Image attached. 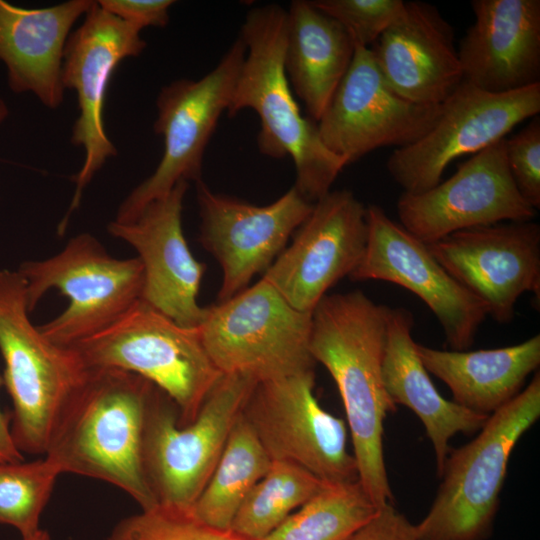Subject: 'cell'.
<instances>
[{
  "label": "cell",
  "mask_w": 540,
  "mask_h": 540,
  "mask_svg": "<svg viewBox=\"0 0 540 540\" xmlns=\"http://www.w3.org/2000/svg\"><path fill=\"white\" fill-rule=\"evenodd\" d=\"M369 49L388 85L411 102L440 105L463 81L453 27L430 3L405 2Z\"/></svg>",
  "instance_id": "cell-21"
},
{
  "label": "cell",
  "mask_w": 540,
  "mask_h": 540,
  "mask_svg": "<svg viewBox=\"0 0 540 540\" xmlns=\"http://www.w3.org/2000/svg\"><path fill=\"white\" fill-rule=\"evenodd\" d=\"M511 176L523 198L540 208V117H533L518 133L505 139Z\"/></svg>",
  "instance_id": "cell-33"
},
{
  "label": "cell",
  "mask_w": 540,
  "mask_h": 540,
  "mask_svg": "<svg viewBox=\"0 0 540 540\" xmlns=\"http://www.w3.org/2000/svg\"><path fill=\"white\" fill-rule=\"evenodd\" d=\"M349 540H417L416 525L398 512L393 504H386Z\"/></svg>",
  "instance_id": "cell-35"
},
{
  "label": "cell",
  "mask_w": 540,
  "mask_h": 540,
  "mask_svg": "<svg viewBox=\"0 0 540 540\" xmlns=\"http://www.w3.org/2000/svg\"><path fill=\"white\" fill-rule=\"evenodd\" d=\"M311 4L337 21L356 46L369 48L403 10L402 0H314Z\"/></svg>",
  "instance_id": "cell-32"
},
{
  "label": "cell",
  "mask_w": 540,
  "mask_h": 540,
  "mask_svg": "<svg viewBox=\"0 0 540 540\" xmlns=\"http://www.w3.org/2000/svg\"><path fill=\"white\" fill-rule=\"evenodd\" d=\"M474 23L460 40L463 81L489 93L540 83V1L473 0Z\"/></svg>",
  "instance_id": "cell-22"
},
{
  "label": "cell",
  "mask_w": 540,
  "mask_h": 540,
  "mask_svg": "<svg viewBox=\"0 0 540 540\" xmlns=\"http://www.w3.org/2000/svg\"><path fill=\"white\" fill-rule=\"evenodd\" d=\"M28 313L25 279L18 271L0 269V353L13 404L11 433L21 452L45 454L90 368L75 349L48 340Z\"/></svg>",
  "instance_id": "cell-4"
},
{
  "label": "cell",
  "mask_w": 540,
  "mask_h": 540,
  "mask_svg": "<svg viewBox=\"0 0 540 540\" xmlns=\"http://www.w3.org/2000/svg\"><path fill=\"white\" fill-rule=\"evenodd\" d=\"M367 237V207L348 189L330 190L313 203L291 244L262 278L294 308L311 313L358 266Z\"/></svg>",
  "instance_id": "cell-17"
},
{
  "label": "cell",
  "mask_w": 540,
  "mask_h": 540,
  "mask_svg": "<svg viewBox=\"0 0 540 540\" xmlns=\"http://www.w3.org/2000/svg\"><path fill=\"white\" fill-rule=\"evenodd\" d=\"M414 318L403 307L387 311L382 379L390 400L411 409L425 427L435 452L440 477L450 452L451 438L479 431L488 415L471 411L440 395L420 360L412 337Z\"/></svg>",
  "instance_id": "cell-24"
},
{
  "label": "cell",
  "mask_w": 540,
  "mask_h": 540,
  "mask_svg": "<svg viewBox=\"0 0 540 540\" xmlns=\"http://www.w3.org/2000/svg\"><path fill=\"white\" fill-rule=\"evenodd\" d=\"M93 3L69 0L30 9L0 0V61L14 93H32L49 109L62 104L65 45L75 22Z\"/></svg>",
  "instance_id": "cell-23"
},
{
  "label": "cell",
  "mask_w": 540,
  "mask_h": 540,
  "mask_svg": "<svg viewBox=\"0 0 540 540\" xmlns=\"http://www.w3.org/2000/svg\"><path fill=\"white\" fill-rule=\"evenodd\" d=\"M26 282L29 312L51 288L68 297V307L37 326L51 342L71 346L106 328L141 299L144 270L138 257H112L92 235L71 238L58 254L25 261L17 270Z\"/></svg>",
  "instance_id": "cell-9"
},
{
  "label": "cell",
  "mask_w": 540,
  "mask_h": 540,
  "mask_svg": "<svg viewBox=\"0 0 540 540\" xmlns=\"http://www.w3.org/2000/svg\"><path fill=\"white\" fill-rule=\"evenodd\" d=\"M4 385L0 374V387ZM11 414L0 409V463L23 461L21 451L17 448L11 433Z\"/></svg>",
  "instance_id": "cell-36"
},
{
  "label": "cell",
  "mask_w": 540,
  "mask_h": 540,
  "mask_svg": "<svg viewBox=\"0 0 540 540\" xmlns=\"http://www.w3.org/2000/svg\"><path fill=\"white\" fill-rule=\"evenodd\" d=\"M428 372L444 382L453 401L490 415L518 395L540 365V335L522 343L475 351L439 350L416 344Z\"/></svg>",
  "instance_id": "cell-25"
},
{
  "label": "cell",
  "mask_w": 540,
  "mask_h": 540,
  "mask_svg": "<svg viewBox=\"0 0 540 540\" xmlns=\"http://www.w3.org/2000/svg\"><path fill=\"white\" fill-rule=\"evenodd\" d=\"M311 313L290 305L265 279L207 307L199 328L203 345L222 374L257 382L313 370Z\"/></svg>",
  "instance_id": "cell-8"
},
{
  "label": "cell",
  "mask_w": 540,
  "mask_h": 540,
  "mask_svg": "<svg viewBox=\"0 0 540 540\" xmlns=\"http://www.w3.org/2000/svg\"><path fill=\"white\" fill-rule=\"evenodd\" d=\"M367 226L363 257L349 278L386 281L409 290L433 312L451 350L470 348L488 316L483 304L444 269L426 243L380 206H367Z\"/></svg>",
  "instance_id": "cell-16"
},
{
  "label": "cell",
  "mask_w": 540,
  "mask_h": 540,
  "mask_svg": "<svg viewBox=\"0 0 540 540\" xmlns=\"http://www.w3.org/2000/svg\"><path fill=\"white\" fill-rule=\"evenodd\" d=\"M505 139L472 155L433 188L418 194L402 192L397 201L399 223L431 243L468 228L533 220L536 209L511 176Z\"/></svg>",
  "instance_id": "cell-18"
},
{
  "label": "cell",
  "mask_w": 540,
  "mask_h": 540,
  "mask_svg": "<svg viewBox=\"0 0 540 540\" xmlns=\"http://www.w3.org/2000/svg\"><path fill=\"white\" fill-rule=\"evenodd\" d=\"M82 24L68 37L62 64L64 88L77 94L79 116L71 142L82 147L83 164L72 178L75 184L70 206L58 226L63 234L68 220L81 202L82 194L106 161L117 156V149L104 126V102L109 82L119 63L139 56L147 43L141 30L103 10L94 1Z\"/></svg>",
  "instance_id": "cell-13"
},
{
  "label": "cell",
  "mask_w": 540,
  "mask_h": 540,
  "mask_svg": "<svg viewBox=\"0 0 540 540\" xmlns=\"http://www.w3.org/2000/svg\"><path fill=\"white\" fill-rule=\"evenodd\" d=\"M328 484L297 464L272 460L244 498L230 530L247 540H262Z\"/></svg>",
  "instance_id": "cell-28"
},
{
  "label": "cell",
  "mask_w": 540,
  "mask_h": 540,
  "mask_svg": "<svg viewBox=\"0 0 540 540\" xmlns=\"http://www.w3.org/2000/svg\"><path fill=\"white\" fill-rule=\"evenodd\" d=\"M172 0H99L103 10L142 30L145 27H165L169 22Z\"/></svg>",
  "instance_id": "cell-34"
},
{
  "label": "cell",
  "mask_w": 540,
  "mask_h": 540,
  "mask_svg": "<svg viewBox=\"0 0 540 540\" xmlns=\"http://www.w3.org/2000/svg\"><path fill=\"white\" fill-rule=\"evenodd\" d=\"M387 311L361 290L326 294L312 311L309 341L338 388L358 481L378 508L393 504L383 452L384 419L396 410L382 379Z\"/></svg>",
  "instance_id": "cell-1"
},
{
  "label": "cell",
  "mask_w": 540,
  "mask_h": 540,
  "mask_svg": "<svg viewBox=\"0 0 540 540\" xmlns=\"http://www.w3.org/2000/svg\"><path fill=\"white\" fill-rule=\"evenodd\" d=\"M426 244L499 323L513 320L524 293L539 298L540 225L533 220L468 228Z\"/></svg>",
  "instance_id": "cell-19"
},
{
  "label": "cell",
  "mask_w": 540,
  "mask_h": 540,
  "mask_svg": "<svg viewBox=\"0 0 540 540\" xmlns=\"http://www.w3.org/2000/svg\"><path fill=\"white\" fill-rule=\"evenodd\" d=\"M60 474L46 457L0 463V524L14 527L23 539L35 534Z\"/></svg>",
  "instance_id": "cell-30"
},
{
  "label": "cell",
  "mask_w": 540,
  "mask_h": 540,
  "mask_svg": "<svg viewBox=\"0 0 540 540\" xmlns=\"http://www.w3.org/2000/svg\"><path fill=\"white\" fill-rule=\"evenodd\" d=\"M199 241L222 269L218 302L248 287L270 267L289 238L310 214L313 203L295 186L267 205L213 192L196 182Z\"/></svg>",
  "instance_id": "cell-15"
},
{
  "label": "cell",
  "mask_w": 540,
  "mask_h": 540,
  "mask_svg": "<svg viewBox=\"0 0 540 540\" xmlns=\"http://www.w3.org/2000/svg\"><path fill=\"white\" fill-rule=\"evenodd\" d=\"M156 386L124 370L90 368L62 413L45 457L61 473L111 483L142 508H155L143 464L147 413Z\"/></svg>",
  "instance_id": "cell-2"
},
{
  "label": "cell",
  "mask_w": 540,
  "mask_h": 540,
  "mask_svg": "<svg viewBox=\"0 0 540 540\" xmlns=\"http://www.w3.org/2000/svg\"><path fill=\"white\" fill-rule=\"evenodd\" d=\"M287 11L277 4L251 9L241 26L246 48L229 117L252 109L260 119L261 154L290 157L295 187L311 203L326 195L347 165L323 144L316 122L302 115L284 69Z\"/></svg>",
  "instance_id": "cell-3"
},
{
  "label": "cell",
  "mask_w": 540,
  "mask_h": 540,
  "mask_svg": "<svg viewBox=\"0 0 540 540\" xmlns=\"http://www.w3.org/2000/svg\"><path fill=\"white\" fill-rule=\"evenodd\" d=\"M245 55V45L238 37L219 63L199 80L179 79L161 88L154 122V132L164 142L161 160L124 199L114 221L131 222L177 183L201 179L206 147L230 105Z\"/></svg>",
  "instance_id": "cell-10"
},
{
  "label": "cell",
  "mask_w": 540,
  "mask_h": 540,
  "mask_svg": "<svg viewBox=\"0 0 540 540\" xmlns=\"http://www.w3.org/2000/svg\"><path fill=\"white\" fill-rule=\"evenodd\" d=\"M9 110L7 104L0 98V123H2L8 116Z\"/></svg>",
  "instance_id": "cell-38"
},
{
  "label": "cell",
  "mask_w": 540,
  "mask_h": 540,
  "mask_svg": "<svg viewBox=\"0 0 540 540\" xmlns=\"http://www.w3.org/2000/svg\"><path fill=\"white\" fill-rule=\"evenodd\" d=\"M315 373L257 382L242 410L272 460L297 464L329 484L358 480L344 420L314 396Z\"/></svg>",
  "instance_id": "cell-12"
},
{
  "label": "cell",
  "mask_w": 540,
  "mask_h": 540,
  "mask_svg": "<svg viewBox=\"0 0 540 540\" xmlns=\"http://www.w3.org/2000/svg\"><path fill=\"white\" fill-rule=\"evenodd\" d=\"M540 417V374L490 414L469 443L450 450L417 540H485L493 528L510 455Z\"/></svg>",
  "instance_id": "cell-5"
},
{
  "label": "cell",
  "mask_w": 540,
  "mask_h": 540,
  "mask_svg": "<svg viewBox=\"0 0 540 540\" xmlns=\"http://www.w3.org/2000/svg\"><path fill=\"white\" fill-rule=\"evenodd\" d=\"M378 509L358 480L328 484L262 540H349Z\"/></svg>",
  "instance_id": "cell-29"
},
{
  "label": "cell",
  "mask_w": 540,
  "mask_h": 540,
  "mask_svg": "<svg viewBox=\"0 0 540 540\" xmlns=\"http://www.w3.org/2000/svg\"><path fill=\"white\" fill-rule=\"evenodd\" d=\"M271 463L272 459L241 413L209 481L189 512L206 525L230 530L244 498Z\"/></svg>",
  "instance_id": "cell-27"
},
{
  "label": "cell",
  "mask_w": 540,
  "mask_h": 540,
  "mask_svg": "<svg viewBox=\"0 0 540 540\" xmlns=\"http://www.w3.org/2000/svg\"><path fill=\"white\" fill-rule=\"evenodd\" d=\"M187 188L188 182L177 183L133 221H112L107 230L138 253L144 270L141 300L182 326L198 327L207 312L197 301L206 266L194 258L183 233Z\"/></svg>",
  "instance_id": "cell-20"
},
{
  "label": "cell",
  "mask_w": 540,
  "mask_h": 540,
  "mask_svg": "<svg viewBox=\"0 0 540 540\" xmlns=\"http://www.w3.org/2000/svg\"><path fill=\"white\" fill-rule=\"evenodd\" d=\"M23 540H51L47 531L39 529L35 534Z\"/></svg>",
  "instance_id": "cell-37"
},
{
  "label": "cell",
  "mask_w": 540,
  "mask_h": 540,
  "mask_svg": "<svg viewBox=\"0 0 540 540\" xmlns=\"http://www.w3.org/2000/svg\"><path fill=\"white\" fill-rule=\"evenodd\" d=\"M440 105L411 102L385 81L369 48L356 46L347 73L316 122L323 144L346 164L386 146H408L434 126Z\"/></svg>",
  "instance_id": "cell-14"
},
{
  "label": "cell",
  "mask_w": 540,
  "mask_h": 540,
  "mask_svg": "<svg viewBox=\"0 0 540 540\" xmlns=\"http://www.w3.org/2000/svg\"><path fill=\"white\" fill-rule=\"evenodd\" d=\"M108 540H247L202 523L189 511L156 506L122 519Z\"/></svg>",
  "instance_id": "cell-31"
},
{
  "label": "cell",
  "mask_w": 540,
  "mask_h": 540,
  "mask_svg": "<svg viewBox=\"0 0 540 540\" xmlns=\"http://www.w3.org/2000/svg\"><path fill=\"white\" fill-rule=\"evenodd\" d=\"M539 112L540 83L495 94L462 81L442 103L431 130L391 153L387 170L403 192L422 193L441 182L451 162L505 138L516 125Z\"/></svg>",
  "instance_id": "cell-11"
},
{
  "label": "cell",
  "mask_w": 540,
  "mask_h": 540,
  "mask_svg": "<svg viewBox=\"0 0 540 540\" xmlns=\"http://www.w3.org/2000/svg\"><path fill=\"white\" fill-rule=\"evenodd\" d=\"M257 381L223 374L195 420L178 424L175 403L158 387L147 413L143 464L158 506L189 511L209 481Z\"/></svg>",
  "instance_id": "cell-7"
},
{
  "label": "cell",
  "mask_w": 540,
  "mask_h": 540,
  "mask_svg": "<svg viewBox=\"0 0 540 540\" xmlns=\"http://www.w3.org/2000/svg\"><path fill=\"white\" fill-rule=\"evenodd\" d=\"M69 347L88 368L119 369L153 383L175 403L178 424L195 420L223 376L198 327H186L143 300L115 322Z\"/></svg>",
  "instance_id": "cell-6"
},
{
  "label": "cell",
  "mask_w": 540,
  "mask_h": 540,
  "mask_svg": "<svg viewBox=\"0 0 540 540\" xmlns=\"http://www.w3.org/2000/svg\"><path fill=\"white\" fill-rule=\"evenodd\" d=\"M355 44L334 19L310 1H292L287 11L284 69L293 93L317 122L352 62Z\"/></svg>",
  "instance_id": "cell-26"
}]
</instances>
